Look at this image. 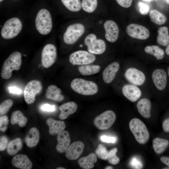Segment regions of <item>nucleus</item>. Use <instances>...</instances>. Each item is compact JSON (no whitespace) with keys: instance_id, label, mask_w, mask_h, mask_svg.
Masks as SVG:
<instances>
[{"instance_id":"1","label":"nucleus","mask_w":169,"mask_h":169,"mask_svg":"<svg viewBox=\"0 0 169 169\" xmlns=\"http://www.w3.org/2000/svg\"><path fill=\"white\" fill-rule=\"evenodd\" d=\"M35 26L41 34L46 35L51 32L53 21L51 13L47 9L42 8L37 13L35 18Z\"/></svg>"},{"instance_id":"2","label":"nucleus","mask_w":169,"mask_h":169,"mask_svg":"<svg viewBox=\"0 0 169 169\" xmlns=\"http://www.w3.org/2000/svg\"><path fill=\"white\" fill-rule=\"evenodd\" d=\"M22 64V55L19 52L12 53L4 62L1 72V77L7 79L12 76L13 70H18Z\"/></svg>"},{"instance_id":"3","label":"nucleus","mask_w":169,"mask_h":169,"mask_svg":"<svg viewBox=\"0 0 169 169\" xmlns=\"http://www.w3.org/2000/svg\"><path fill=\"white\" fill-rule=\"evenodd\" d=\"M70 86L75 92L84 95H95L98 90V86L95 82L80 78L74 79Z\"/></svg>"},{"instance_id":"4","label":"nucleus","mask_w":169,"mask_h":169,"mask_svg":"<svg viewBox=\"0 0 169 169\" xmlns=\"http://www.w3.org/2000/svg\"><path fill=\"white\" fill-rule=\"evenodd\" d=\"M22 28L21 20L17 17H13L4 23L1 28V34L4 39H11L19 34Z\"/></svg>"},{"instance_id":"5","label":"nucleus","mask_w":169,"mask_h":169,"mask_svg":"<svg viewBox=\"0 0 169 169\" xmlns=\"http://www.w3.org/2000/svg\"><path fill=\"white\" fill-rule=\"evenodd\" d=\"M130 129L136 140L140 144H144L148 141L150 134L144 123L137 118L131 119L129 124Z\"/></svg>"},{"instance_id":"6","label":"nucleus","mask_w":169,"mask_h":169,"mask_svg":"<svg viewBox=\"0 0 169 169\" xmlns=\"http://www.w3.org/2000/svg\"><path fill=\"white\" fill-rule=\"evenodd\" d=\"M85 31V27L82 23H75L69 25L63 35L64 42L68 45L74 44L83 35Z\"/></svg>"},{"instance_id":"7","label":"nucleus","mask_w":169,"mask_h":169,"mask_svg":"<svg viewBox=\"0 0 169 169\" xmlns=\"http://www.w3.org/2000/svg\"><path fill=\"white\" fill-rule=\"evenodd\" d=\"M84 43L87 47L88 52L94 54H102L106 49V44L105 41L97 38L96 35L93 33L86 37Z\"/></svg>"},{"instance_id":"8","label":"nucleus","mask_w":169,"mask_h":169,"mask_svg":"<svg viewBox=\"0 0 169 169\" xmlns=\"http://www.w3.org/2000/svg\"><path fill=\"white\" fill-rule=\"evenodd\" d=\"M96 59L95 55L89 52L79 50L72 53L69 56V62L73 65L88 64L94 62Z\"/></svg>"},{"instance_id":"9","label":"nucleus","mask_w":169,"mask_h":169,"mask_svg":"<svg viewBox=\"0 0 169 169\" xmlns=\"http://www.w3.org/2000/svg\"><path fill=\"white\" fill-rule=\"evenodd\" d=\"M42 89V84L39 80H33L29 82L25 87L23 91L26 102L28 104L33 103L35 100V96L40 93Z\"/></svg>"},{"instance_id":"10","label":"nucleus","mask_w":169,"mask_h":169,"mask_svg":"<svg viewBox=\"0 0 169 169\" xmlns=\"http://www.w3.org/2000/svg\"><path fill=\"white\" fill-rule=\"evenodd\" d=\"M116 118V116L114 111L108 110L96 117L94 120V124L98 129L106 130L111 126Z\"/></svg>"},{"instance_id":"11","label":"nucleus","mask_w":169,"mask_h":169,"mask_svg":"<svg viewBox=\"0 0 169 169\" xmlns=\"http://www.w3.org/2000/svg\"><path fill=\"white\" fill-rule=\"evenodd\" d=\"M57 57L55 46L51 44H46L43 48L41 53V61L43 66L48 68L55 62Z\"/></svg>"},{"instance_id":"12","label":"nucleus","mask_w":169,"mask_h":169,"mask_svg":"<svg viewBox=\"0 0 169 169\" xmlns=\"http://www.w3.org/2000/svg\"><path fill=\"white\" fill-rule=\"evenodd\" d=\"M127 34L131 37L140 40H145L149 37V30L146 27L136 24L131 23L126 28Z\"/></svg>"},{"instance_id":"13","label":"nucleus","mask_w":169,"mask_h":169,"mask_svg":"<svg viewBox=\"0 0 169 169\" xmlns=\"http://www.w3.org/2000/svg\"><path fill=\"white\" fill-rule=\"evenodd\" d=\"M125 76L126 79L133 84L140 86L143 84L146 80L144 74L141 70L131 67L126 70Z\"/></svg>"},{"instance_id":"14","label":"nucleus","mask_w":169,"mask_h":169,"mask_svg":"<svg viewBox=\"0 0 169 169\" xmlns=\"http://www.w3.org/2000/svg\"><path fill=\"white\" fill-rule=\"evenodd\" d=\"M106 39L110 42H114L118 38L119 30L116 23L112 20H108L104 24Z\"/></svg>"},{"instance_id":"15","label":"nucleus","mask_w":169,"mask_h":169,"mask_svg":"<svg viewBox=\"0 0 169 169\" xmlns=\"http://www.w3.org/2000/svg\"><path fill=\"white\" fill-rule=\"evenodd\" d=\"M152 79L153 83L156 88L160 90L165 89L167 83V74L163 69H158L152 72Z\"/></svg>"},{"instance_id":"16","label":"nucleus","mask_w":169,"mask_h":169,"mask_svg":"<svg viewBox=\"0 0 169 169\" xmlns=\"http://www.w3.org/2000/svg\"><path fill=\"white\" fill-rule=\"evenodd\" d=\"M123 95L132 102H135L138 100L141 95L140 89L136 85L133 84H126L122 88Z\"/></svg>"},{"instance_id":"17","label":"nucleus","mask_w":169,"mask_h":169,"mask_svg":"<svg viewBox=\"0 0 169 169\" xmlns=\"http://www.w3.org/2000/svg\"><path fill=\"white\" fill-rule=\"evenodd\" d=\"M84 146V144L81 141H77L74 142L70 145L66 151V157L69 160H76L83 152Z\"/></svg>"},{"instance_id":"18","label":"nucleus","mask_w":169,"mask_h":169,"mask_svg":"<svg viewBox=\"0 0 169 169\" xmlns=\"http://www.w3.org/2000/svg\"><path fill=\"white\" fill-rule=\"evenodd\" d=\"M57 140L58 143L56 147L57 151L60 153L65 152L70 142L69 133L63 130L61 131L58 134Z\"/></svg>"},{"instance_id":"19","label":"nucleus","mask_w":169,"mask_h":169,"mask_svg":"<svg viewBox=\"0 0 169 169\" xmlns=\"http://www.w3.org/2000/svg\"><path fill=\"white\" fill-rule=\"evenodd\" d=\"M119 68V64L117 62H114L108 65L104 70L102 73L104 82L106 84L111 82L114 79Z\"/></svg>"},{"instance_id":"20","label":"nucleus","mask_w":169,"mask_h":169,"mask_svg":"<svg viewBox=\"0 0 169 169\" xmlns=\"http://www.w3.org/2000/svg\"><path fill=\"white\" fill-rule=\"evenodd\" d=\"M12 162L14 166L22 169H30L32 163L27 156L24 154L18 155L13 157Z\"/></svg>"},{"instance_id":"21","label":"nucleus","mask_w":169,"mask_h":169,"mask_svg":"<svg viewBox=\"0 0 169 169\" xmlns=\"http://www.w3.org/2000/svg\"><path fill=\"white\" fill-rule=\"evenodd\" d=\"M136 106L139 112L142 116L146 118L151 117V103L148 99L146 98L141 99L137 102Z\"/></svg>"},{"instance_id":"22","label":"nucleus","mask_w":169,"mask_h":169,"mask_svg":"<svg viewBox=\"0 0 169 169\" xmlns=\"http://www.w3.org/2000/svg\"><path fill=\"white\" fill-rule=\"evenodd\" d=\"M78 108L77 105L74 102H69L61 105L59 108L61 111L59 116L60 120L66 119L70 115L74 113Z\"/></svg>"},{"instance_id":"23","label":"nucleus","mask_w":169,"mask_h":169,"mask_svg":"<svg viewBox=\"0 0 169 169\" xmlns=\"http://www.w3.org/2000/svg\"><path fill=\"white\" fill-rule=\"evenodd\" d=\"M46 123L49 127V133L51 135L58 134L63 131L66 127L64 121L55 120L51 118L46 120Z\"/></svg>"},{"instance_id":"24","label":"nucleus","mask_w":169,"mask_h":169,"mask_svg":"<svg viewBox=\"0 0 169 169\" xmlns=\"http://www.w3.org/2000/svg\"><path fill=\"white\" fill-rule=\"evenodd\" d=\"M60 88L54 85H49L47 89L45 97L47 99L56 101H61L64 99V96L61 94Z\"/></svg>"},{"instance_id":"25","label":"nucleus","mask_w":169,"mask_h":169,"mask_svg":"<svg viewBox=\"0 0 169 169\" xmlns=\"http://www.w3.org/2000/svg\"><path fill=\"white\" fill-rule=\"evenodd\" d=\"M39 139V133L35 127L31 128L26 135L25 141L26 145L29 147L35 146L38 142Z\"/></svg>"},{"instance_id":"26","label":"nucleus","mask_w":169,"mask_h":169,"mask_svg":"<svg viewBox=\"0 0 169 169\" xmlns=\"http://www.w3.org/2000/svg\"><path fill=\"white\" fill-rule=\"evenodd\" d=\"M97 161L96 155L94 153H90L86 156L79 158L78 163L81 168L84 169H90L94 167V163Z\"/></svg>"},{"instance_id":"27","label":"nucleus","mask_w":169,"mask_h":169,"mask_svg":"<svg viewBox=\"0 0 169 169\" xmlns=\"http://www.w3.org/2000/svg\"><path fill=\"white\" fill-rule=\"evenodd\" d=\"M156 41L159 44L163 46L169 44V35L167 27L163 26L159 28Z\"/></svg>"},{"instance_id":"28","label":"nucleus","mask_w":169,"mask_h":169,"mask_svg":"<svg viewBox=\"0 0 169 169\" xmlns=\"http://www.w3.org/2000/svg\"><path fill=\"white\" fill-rule=\"evenodd\" d=\"M169 144L167 140L157 137L152 141L153 149L156 153L158 154L162 153L166 149Z\"/></svg>"},{"instance_id":"29","label":"nucleus","mask_w":169,"mask_h":169,"mask_svg":"<svg viewBox=\"0 0 169 169\" xmlns=\"http://www.w3.org/2000/svg\"><path fill=\"white\" fill-rule=\"evenodd\" d=\"M100 69L99 65L86 64L80 65L78 68L80 73L84 76L93 75L98 73Z\"/></svg>"},{"instance_id":"30","label":"nucleus","mask_w":169,"mask_h":169,"mask_svg":"<svg viewBox=\"0 0 169 169\" xmlns=\"http://www.w3.org/2000/svg\"><path fill=\"white\" fill-rule=\"evenodd\" d=\"M23 147V143L21 139L16 138L10 141L7 146V151L10 155H16Z\"/></svg>"},{"instance_id":"31","label":"nucleus","mask_w":169,"mask_h":169,"mask_svg":"<svg viewBox=\"0 0 169 169\" xmlns=\"http://www.w3.org/2000/svg\"><path fill=\"white\" fill-rule=\"evenodd\" d=\"M27 121V118L20 110H16L12 114L10 122L12 124H17L20 127L25 126Z\"/></svg>"},{"instance_id":"32","label":"nucleus","mask_w":169,"mask_h":169,"mask_svg":"<svg viewBox=\"0 0 169 169\" xmlns=\"http://www.w3.org/2000/svg\"><path fill=\"white\" fill-rule=\"evenodd\" d=\"M144 51L147 54L154 56L158 60L163 59L165 56L164 50L157 45L147 46L145 47Z\"/></svg>"},{"instance_id":"33","label":"nucleus","mask_w":169,"mask_h":169,"mask_svg":"<svg viewBox=\"0 0 169 169\" xmlns=\"http://www.w3.org/2000/svg\"><path fill=\"white\" fill-rule=\"evenodd\" d=\"M149 15L151 21L157 25L163 24L167 20L166 17L164 14L156 9L151 10Z\"/></svg>"},{"instance_id":"34","label":"nucleus","mask_w":169,"mask_h":169,"mask_svg":"<svg viewBox=\"0 0 169 169\" xmlns=\"http://www.w3.org/2000/svg\"><path fill=\"white\" fill-rule=\"evenodd\" d=\"M61 2L69 10L72 12H77L81 9L80 0H61Z\"/></svg>"},{"instance_id":"35","label":"nucleus","mask_w":169,"mask_h":169,"mask_svg":"<svg viewBox=\"0 0 169 169\" xmlns=\"http://www.w3.org/2000/svg\"><path fill=\"white\" fill-rule=\"evenodd\" d=\"M98 4V0H82V8L88 13H92L96 10Z\"/></svg>"},{"instance_id":"36","label":"nucleus","mask_w":169,"mask_h":169,"mask_svg":"<svg viewBox=\"0 0 169 169\" xmlns=\"http://www.w3.org/2000/svg\"><path fill=\"white\" fill-rule=\"evenodd\" d=\"M95 152L99 158L103 160H107L108 152L103 145L99 144L96 149Z\"/></svg>"},{"instance_id":"37","label":"nucleus","mask_w":169,"mask_h":169,"mask_svg":"<svg viewBox=\"0 0 169 169\" xmlns=\"http://www.w3.org/2000/svg\"><path fill=\"white\" fill-rule=\"evenodd\" d=\"M117 149L115 148L111 150L108 152L107 160L109 163L112 165H116L119 163L120 159L116 155Z\"/></svg>"},{"instance_id":"38","label":"nucleus","mask_w":169,"mask_h":169,"mask_svg":"<svg viewBox=\"0 0 169 169\" xmlns=\"http://www.w3.org/2000/svg\"><path fill=\"white\" fill-rule=\"evenodd\" d=\"M13 105V101L11 99L3 101L0 105V115H2L6 114Z\"/></svg>"},{"instance_id":"39","label":"nucleus","mask_w":169,"mask_h":169,"mask_svg":"<svg viewBox=\"0 0 169 169\" xmlns=\"http://www.w3.org/2000/svg\"><path fill=\"white\" fill-rule=\"evenodd\" d=\"M130 166L134 169H142L143 165L140 159L135 156L132 157L130 161Z\"/></svg>"},{"instance_id":"40","label":"nucleus","mask_w":169,"mask_h":169,"mask_svg":"<svg viewBox=\"0 0 169 169\" xmlns=\"http://www.w3.org/2000/svg\"><path fill=\"white\" fill-rule=\"evenodd\" d=\"M137 6L139 13L142 14H146L149 12V6L143 2H139L138 3Z\"/></svg>"},{"instance_id":"41","label":"nucleus","mask_w":169,"mask_h":169,"mask_svg":"<svg viewBox=\"0 0 169 169\" xmlns=\"http://www.w3.org/2000/svg\"><path fill=\"white\" fill-rule=\"evenodd\" d=\"M9 122L8 117L6 115H2L0 117V130L5 132L7 128V125Z\"/></svg>"},{"instance_id":"42","label":"nucleus","mask_w":169,"mask_h":169,"mask_svg":"<svg viewBox=\"0 0 169 169\" xmlns=\"http://www.w3.org/2000/svg\"><path fill=\"white\" fill-rule=\"evenodd\" d=\"M8 139L5 136H2L0 138V151L4 150L8 146Z\"/></svg>"},{"instance_id":"43","label":"nucleus","mask_w":169,"mask_h":169,"mask_svg":"<svg viewBox=\"0 0 169 169\" xmlns=\"http://www.w3.org/2000/svg\"><path fill=\"white\" fill-rule=\"evenodd\" d=\"M117 3L121 7L125 8L130 7L132 0H115Z\"/></svg>"},{"instance_id":"44","label":"nucleus","mask_w":169,"mask_h":169,"mask_svg":"<svg viewBox=\"0 0 169 169\" xmlns=\"http://www.w3.org/2000/svg\"><path fill=\"white\" fill-rule=\"evenodd\" d=\"M100 139L101 141L104 142L113 143H114L116 140L114 137L108 136L105 135L101 136Z\"/></svg>"},{"instance_id":"45","label":"nucleus","mask_w":169,"mask_h":169,"mask_svg":"<svg viewBox=\"0 0 169 169\" xmlns=\"http://www.w3.org/2000/svg\"><path fill=\"white\" fill-rule=\"evenodd\" d=\"M41 109L43 111H53L55 110V106L54 105H51L48 104L43 105L41 106Z\"/></svg>"},{"instance_id":"46","label":"nucleus","mask_w":169,"mask_h":169,"mask_svg":"<svg viewBox=\"0 0 169 169\" xmlns=\"http://www.w3.org/2000/svg\"><path fill=\"white\" fill-rule=\"evenodd\" d=\"M8 90L10 93L15 94H20L22 92L20 89L14 86L9 87Z\"/></svg>"},{"instance_id":"47","label":"nucleus","mask_w":169,"mask_h":169,"mask_svg":"<svg viewBox=\"0 0 169 169\" xmlns=\"http://www.w3.org/2000/svg\"><path fill=\"white\" fill-rule=\"evenodd\" d=\"M162 126L163 130L166 132H169V118L166 119L163 122Z\"/></svg>"},{"instance_id":"48","label":"nucleus","mask_w":169,"mask_h":169,"mask_svg":"<svg viewBox=\"0 0 169 169\" xmlns=\"http://www.w3.org/2000/svg\"><path fill=\"white\" fill-rule=\"evenodd\" d=\"M161 161L169 167V157L163 156L160 158Z\"/></svg>"},{"instance_id":"49","label":"nucleus","mask_w":169,"mask_h":169,"mask_svg":"<svg viewBox=\"0 0 169 169\" xmlns=\"http://www.w3.org/2000/svg\"><path fill=\"white\" fill-rule=\"evenodd\" d=\"M165 52L166 54L169 56V44L167 45L166 48Z\"/></svg>"},{"instance_id":"50","label":"nucleus","mask_w":169,"mask_h":169,"mask_svg":"<svg viewBox=\"0 0 169 169\" xmlns=\"http://www.w3.org/2000/svg\"><path fill=\"white\" fill-rule=\"evenodd\" d=\"M112 167L110 166L107 167L105 169H112Z\"/></svg>"},{"instance_id":"51","label":"nucleus","mask_w":169,"mask_h":169,"mask_svg":"<svg viewBox=\"0 0 169 169\" xmlns=\"http://www.w3.org/2000/svg\"><path fill=\"white\" fill-rule=\"evenodd\" d=\"M65 168L62 167H59L56 168V169H65Z\"/></svg>"},{"instance_id":"52","label":"nucleus","mask_w":169,"mask_h":169,"mask_svg":"<svg viewBox=\"0 0 169 169\" xmlns=\"http://www.w3.org/2000/svg\"><path fill=\"white\" fill-rule=\"evenodd\" d=\"M167 4H169V0H164Z\"/></svg>"},{"instance_id":"53","label":"nucleus","mask_w":169,"mask_h":169,"mask_svg":"<svg viewBox=\"0 0 169 169\" xmlns=\"http://www.w3.org/2000/svg\"><path fill=\"white\" fill-rule=\"evenodd\" d=\"M143 0L146 1H150L152 0Z\"/></svg>"},{"instance_id":"54","label":"nucleus","mask_w":169,"mask_h":169,"mask_svg":"<svg viewBox=\"0 0 169 169\" xmlns=\"http://www.w3.org/2000/svg\"><path fill=\"white\" fill-rule=\"evenodd\" d=\"M168 76H169V67L168 68Z\"/></svg>"},{"instance_id":"55","label":"nucleus","mask_w":169,"mask_h":169,"mask_svg":"<svg viewBox=\"0 0 169 169\" xmlns=\"http://www.w3.org/2000/svg\"><path fill=\"white\" fill-rule=\"evenodd\" d=\"M3 0H0V2H1L2 1H3Z\"/></svg>"},{"instance_id":"56","label":"nucleus","mask_w":169,"mask_h":169,"mask_svg":"<svg viewBox=\"0 0 169 169\" xmlns=\"http://www.w3.org/2000/svg\"></svg>"}]
</instances>
